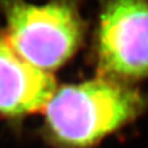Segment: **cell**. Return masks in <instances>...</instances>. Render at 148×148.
Here are the masks:
<instances>
[{
	"instance_id": "cell-1",
	"label": "cell",
	"mask_w": 148,
	"mask_h": 148,
	"mask_svg": "<svg viewBox=\"0 0 148 148\" xmlns=\"http://www.w3.org/2000/svg\"><path fill=\"white\" fill-rule=\"evenodd\" d=\"M143 108V96L121 82L71 84L54 91L46 105V130L61 147L88 148L135 119Z\"/></svg>"
},
{
	"instance_id": "cell-2",
	"label": "cell",
	"mask_w": 148,
	"mask_h": 148,
	"mask_svg": "<svg viewBox=\"0 0 148 148\" xmlns=\"http://www.w3.org/2000/svg\"><path fill=\"white\" fill-rule=\"evenodd\" d=\"M4 3L6 40L34 67L48 73L79 48L84 29L77 0H51L42 5L24 0Z\"/></svg>"
},
{
	"instance_id": "cell-3",
	"label": "cell",
	"mask_w": 148,
	"mask_h": 148,
	"mask_svg": "<svg viewBox=\"0 0 148 148\" xmlns=\"http://www.w3.org/2000/svg\"><path fill=\"white\" fill-rule=\"evenodd\" d=\"M96 49L110 79L148 78V0H104Z\"/></svg>"
},
{
	"instance_id": "cell-4",
	"label": "cell",
	"mask_w": 148,
	"mask_h": 148,
	"mask_svg": "<svg viewBox=\"0 0 148 148\" xmlns=\"http://www.w3.org/2000/svg\"><path fill=\"white\" fill-rule=\"evenodd\" d=\"M54 91L53 78L20 57L0 31V115L32 114L46 108Z\"/></svg>"
}]
</instances>
